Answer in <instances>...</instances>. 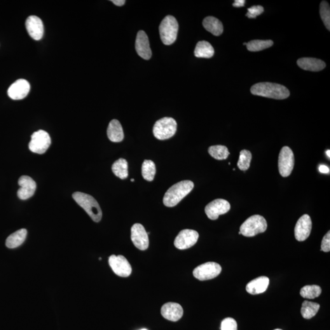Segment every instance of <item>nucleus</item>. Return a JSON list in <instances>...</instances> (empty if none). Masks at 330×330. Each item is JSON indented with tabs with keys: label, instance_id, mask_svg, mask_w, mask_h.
<instances>
[{
	"label": "nucleus",
	"instance_id": "nucleus-19",
	"mask_svg": "<svg viewBox=\"0 0 330 330\" xmlns=\"http://www.w3.org/2000/svg\"><path fill=\"white\" fill-rule=\"evenodd\" d=\"M161 314L165 319L172 322H177L181 319L184 310L179 304L169 302L161 307Z\"/></svg>",
	"mask_w": 330,
	"mask_h": 330
},
{
	"label": "nucleus",
	"instance_id": "nucleus-31",
	"mask_svg": "<svg viewBox=\"0 0 330 330\" xmlns=\"http://www.w3.org/2000/svg\"><path fill=\"white\" fill-rule=\"evenodd\" d=\"M321 293V288L317 285H306L302 287L300 291L301 296L308 299L317 298Z\"/></svg>",
	"mask_w": 330,
	"mask_h": 330
},
{
	"label": "nucleus",
	"instance_id": "nucleus-12",
	"mask_svg": "<svg viewBox=\"0 0 330 330\" xmlns=\"http://www.w3.org/2000/svg\"><path fill=\"white\" fill-rule=\"evenodd\" d=\"M199 234L192 229H184L175 238L174 246L179 250H186L195 245L197 242Z\"/></svg>",
	"mask_w": 330,
	"mask_h": 330
},
{
	"label": "nucleus",
	"instance_id": "nucleus-33",
	"mask_svg": "<svg viewBox=\"0 0 330 330\" xmlns=\"http://www.w3.org/2000/svg\"><path fill=\"white\" fill-rule=\"evenodd\" d=\"M320 15L328 30H330V8L327 1H323L320 5Z\"/></svg>",
	"mask_w": 330,
	"mask_h": 330
},
{
	"label": "nucleus",
	"instance_id": "nucleus-11",
	"mask_svg": "<svg viewBox=\"0 0 330 330\" xmlns=\"http://www.w3.org/2000/svg\"><path fill=\"white\" fill-rule=\"evenodd\" d=\"M230 209L231 205L228 201L217 199L206 205L205 212L209 219L216 220L220 215L226 214Z\"/></svg>",
	"mask_w": 330,
	"mask_h": 330
},
{
	"label": "nucleus",
	"instance_id": "nucleus-29",
	"mask_svg": "<svg viewBox=\"0 0 330 330\" xmlns=\"http://www.w3.org/2000/svg\"><path fill=\"white\" fill-rule=\"evenodd\" d=\"M156 173L155 163L153 161L145 160L142 165V175L147 181H153Z\"/></svg>",
	"mask_w": 330,
	"mask_h": 330
},
{
	"label": "nucleus",
	"instance_id": "nucleus-42",
	"mask_svg": "<svg viewBox=\"0 0 330 330\" xmlns=\"http://www.w3.org/2000/svg\"><path fill=\"white\" fill-rule=\"evenodd\" d=\"M281 330V329H275V330Z\"/></svg>",
	"mask_w": 330,
	"mask_h": 330
},
{
	"label": "nucleus",
	"instance_id": "nucleus-2",
	"mask_svg": "<svg viewBox=\"0 0 330 330\" xmlns=\"http://www.w3.org/2000/svg\"><path fill=\"white\" fill-rule=\"evenodd\" d=\"M193 187V182L190 181H183L173 185L164 196V205L168 207H174L190 193Z\"/></svg>",
	"mask_w": 330,
	"mask_h": 330
},
{
	"label": "nucleus",
	"instance_id": "nucleus-40",
	"mask_svg": "<svg viewBox=\"0 0 330 330\" xmlns=\"http://www.w3.org/2000/svg\"><path fill=\"white\" fill-rule=\"evenodd\" d=\"M330 150H328V151L326 152V154H327V156L328 157H329V158H330Z\"/></svg>",
	"mask_w": 330,
	"mask_h": 330
},
{
	"label": "nucleus",
	"instance_id": "nucleus-39",
	"mask_svg": "<svg viewBox=\"0 0 330 330\" xmlns=\"http://www.w3.org/2000/svg\"><path fill=\"white\" fill-rule=\"evenodd\" d=\"M111 1L118 6H123L126 3L125 0H112Z\"/></svg>",
	"mask_w": 330,
	"mask_h": 330
},
{
	"label": "nucleus",
	"instance_id": "nucleus-23",
	"mask_svg": "<svg viewBox=\"0 0 330 330\" xmlns=\"http://www.w3.org/2000/svg\"><path fill=\"white\" fill-rule=\"evenodd\" d=\"M203 27L214 36H219L223 32V25L218 18L212 16L205 17L203 20Z\"/></svg>",
	"mask_w": 330,
	"mask_h": 330
},
{
	"label": "nucleus",
	"instance_id": "nucleus-18",
	"mask_svg": "<svg viewBox=\"0 0 330 330\" xmlns=\"http://www.w3.org/2000/svg\"><path fill=\"white\" fill-rule=\"evenodd\" d=\"M136 51L140 57L148 60L152 57V51L150 47L148 37L144 31L138 32L135 42Z\"/></svg>",
	"mask_w": 330,
	"mask_h": 330
},
{
	"label": "nucleus",
	"instance_id": "nucleus-21",
	"mask_svg": "<svg viewBox=\"0 0 330 330\" xmlns=\"http://www.w3.org/2000/svg\"><path fill=\"white\" fill-rule=\"evenodd\" d=\"M270 280L267 277H261L256 278L248 283L246 290L249 294L257 295L264 293L267 289Z\"/></svg>",
	"mask_w": 330,
	"mask_h": 330
},
{
	"label": "nucleus",
	"instance_id": "nucleus-30",
	"mask_svg": "<svg viewBox=\"0 0 330 330\" xmlns=\"http://www.w3.org/2000/svg\"><path fill=\"white\" fill-rule=\"evenodd\" d=\"M273 45V42L271 40H253L247 44V47L250 51H259L270 48Z\"/></svg>",
	"mask_w": 330,
	"mask_h": 330
},
{
	"label": "nucleus",
	"instance_id": "nucleus-3",
	"mask_svg": "<svg viewBox=\"0 0 330 330\" xmlns=\"http://www.w3.org/2000/svg\"><path fill=\"white\" fill-rule=\"evenodd\" d=\"M74 200L80 206L91 218L94 221L98 223L102 219V212L99 203L88 194L76 192L72 195Z\"/></svg>",
	"mask_w": 330,
	"mask_h": 330
},
{
	"label": "nucleus",
	"instance_id": "nucleus-27",
	"mask_svg": "<svg viewBox=\"0 0 330 330\" xmlns=\"http://www.w3.org/2000/svg\"><path fill=\"white\" fill-rule=\"evenodd\" d=\"M112 171L116 176L121 179H126L128 177V163L124 158H119L112 166Z\"/></svg>",
	"mask_w": 330,
	"mask_h": 330
},
{
	"label": "nucleus",
	"instance_id": "nucleus-14",
	"mask_svg": "<svg viewBox=\"0 0 330 330\" xmlns=\"http://www.w3.org/2000/svg\"><path fill=\"white\" fill-rule=\"evenodd\" d=\"M312 229V221L308 215H303L299 218L295 227V237L299 242L307 239Z\"/></svg>",
	"mask_w": 330,
	"mask_h": 330
},
{
	"label": "nucleus",
	"instance_id": "nucleus-34",
	"mask_svg": "<svg viewBox=\"0 0 330 330\" xmlns=\"http://www.w3.org/2000/svg\"><path fill=\"white\" fill-rule=\"evenodd\" d=\"M221 330H237V322L233 318H226L221 322Z\"/></svg>",
	"mask_w": 330,
	"mask_h": 330
},
{
	"label": "nucleus",
	"instance_id": "nucleus-9",
	"mask_svg": "<svg viewBox=\"0 0 330 330\" xmlns=\"http://www.w3.org/2000/svg\"><path fill=\"white\" fill-rule=\"evenodd\" d=\"M221 271V267L219 264L209 262L197 267L194 269L193 273L196 279L206 281L217 277Z\"/></svg>",
	"mask_w": 330,
	"mask_h": 330
},
{
	"label": "nucleus",
	"instance_id": "nucleus-36",
	"mask_svg": "<svg viewBox=\"0 0 330 330\" xmlns=\"http://www.w3.org/2000/svg\"><path fill=\"white\" fill-rule=\"evenodd\" d=\"M321 251L329 252L330 251V232L329 231L323 238L321 244Z\"/></svg>",
	"mask_w": 330,
	"mask_h": 330
},
{
	"label": "nucleus",
	"instance_id": "nucleus-26",
	"mask_svg": "<svg viewBox=\"0 0 330 330\" xmlns=\"http://www.w3.org/2000/svg\"><path fill=\"white\" fill-rule=\"evenodd\" d=\"M319 308V304L315 302L303 301L301 309V315L305 319H310L317 314Z\"/></svg>",
	"mask_w": 330,
	"mask_h": 330
},
{
	"label": "nucleus",
	"instance_id": "nucleus-1",
	"mask_svg": "<svg viewBox=\"0 0 330 330\" xmlns=\"http://www.w3.org/2000/svg\"><path fill=\"white\" fill-rule=\"evenodd\" d=\"M251 93L254 95L278 100L287 99L290 95L289 90L284 86L269 82L255 84L251 88Z\"/></svg>",
	"mask_w": 330,
	"mask_h": 330
},
{
	"label": "nucleus",
	"instance_id": "nucleus-32",
	"mask_svg": "<svg viewBox=\"0 0 330 330\" xmlns=\"http://www.w3.org/2000/svg\"><path fill=\"white\" fill-rule=\"evenodd\" d=\"M252 155L251 152L248 150H242L240 153L239 159L237 163V167L240 170L247 171L249 170L251 163Z\"/></svg>",
	"mask_w": 330,
	"mask_h": 330
},
{
	"label": "nucleus",
	"instance_id": "nucleus-24",
	"mask_svg": "<svg viewBox=\"0 0 330 330\" xmlns=\"http://www.w3.org/2000/svg\"><path fill=\"white\" fill-rule=\"evenodd\" d=\"M27 231L25 229H21L15 232L7 238L6 246L9 249H16L19 247L25 242L27 238Z\"/></svg>",
	"mask_w": 330,
	"mask_h": 330
},
{
	"label": "nucleus",
	"instance_id": "nucleus-20",
	"mask_svg": "<svg viewBox=\"0 0 330 330\" xmlns=\"http://www.w3.org/2000/svg\"><path fill=\"white\" fill-rule=\"evenodd\" d=\"M297 64L305 71L319 72L325 69L326 64L323 61L313 58H302L297 61Z\"/></svg>",
	"mask_w": 330,
	"mask_h": 330
},
{
	"label": "nucleus",
	"instance_id": "nucleus-28",
	"mask_svg": "<svg viewBox=\"0 0 330 330\" xmlns=\"http://www.w3.org/2000/svg\"><path fill=\"white\" fill-rule=\"evenodd\" d=\"M208 152L213 158L219 160H225L230 154L228 147L222 145L210 146Z\"/></svg>",
	"mask_w": 330,
	"mask_h": 330
},
{
	"label": "nucleus",
	"instance_id": "nucleus-16",
	"mask_svg": "<svg viewBox=\"0 0 330 330\" xmlns=\"http://www.w3.org/2000/svg\"><path fill=\"white\" fill-rule=\"evenodd\" d=\"M20 188L17 191L18 197L22 200H28L34 195L36 189V184L32 178L23 175L18 180Z\"/></svg>",
	"mask_w": 330,
	"mask_h": 330
},
{
	"label": "nucleus",
	"instance_id": "nucleus-22",
	"mask_svg": "<svg viewBox=\"0 0 330 330\" xmlns=\"http://www.w3.org/2000/svg\"><path fill=\"white\" fill-rule=\"evenodd\" d=\"M107 135L110 141L112 142H119L123 141L125 134L119 121L113 119L110 122L107 129Z\"/></svg>",
	"mask_w": 330,
	"mask_h": 330
},
{
	"label": "nucleus",
	"instance_id": "nucleus-35",
	"mask_svg": "<svg viewBox=\"0 0 330 330\" xmlns=\"http://www.w3.org/2000/svg\"><path fill=\"white\" fill-rule=\"evenodd\" d=\"M264 9L262 6H253L248 9V13L246 16L249 18H256L257 16L264 13Z\"/></svg>",
	"mask_w": 330,
	"mask_h": 330
},
{
	"label": "nucleus",
	"instance_id": "nucleus-25",
	"mask_svg": "<svg viewBox=\"0 0 330 330\" xmlns=\"http://www.w3.org/2000/svg\"><path fill=\"white\" fill-rule=\"evenodd\" d=\"M194 53L197 58H210L214 55L215 51L211 44L207 41H202L196 44Z\"/></svg>",
	"mask_w": 330,
	"mask_h": 330
},
{
	"label": "nucleus",
	"instance_id": "nucleus-38",
	"mask_svg": "<svg viewBox=\"0 0 330 330\" xmlns=\"http://www.w3.org/2000/svg\"><path fill=\"white\" fill-rule=\"evenodd\" d=\"M319 172L324 174H328L330 173V168L326 165H321L319 167Z\"/></svg>",
	"mask_w": 330,
	"mask_h": 330
},
{
	"label": "nucleus",
	"instance_id": "nucleus-13",
	"mask_svg": "<svg viewBox=\"0 0 330 330\" xmlns=\"http://www.w3.org/2000/svg\"><path fill=\"white\" fill-rule=\"evenodd\" d=\"M131 239L138 249L146 250L148 249L149 241L146 229L141 224L135 223L131 228Z\"/></svg>",
	"mask_w": 330,
	"mask_h": 330
},
{
	"label": "nucleus",
	"instance_id": "nucleus-17",
	"mask_svg": "<svg viewBox=\"0 0 330 330\" xmlns=\"http://www.w3.org/2000/svg\"><path fill=\"white\" fill-rule=\"evenodd\" d=\"M26 29L28 32L35 41L43 38L44 29L43 21L35 16H30L26 20Z\"/></svg>",
	"mask_w": 330,
	"mask_h": 330
},
{
	"label": "nucleus",
	"instance_id": "nucleus-15",
	"mask_svg": "<svg viewBox=\"0 0 330 330\" xmlns=\"http://www.w3.org/2000/svg\"><path fill=\"white\" fill-rule=\"evenodd\" d=\"M30 85L29 81L24 79H19L12 84L8 90V94L11 99L21 100L24 99L29 94Z\"/></svg>",
	"mask_w": 330,
	"mask_h": 330
},
{
	"label": "nucleus",
	"instance_id": "nucleus-10",
	"mask_svg": "<svg viewBox=\"0 0 330 330\" xmlns=\"http://www.w3.org/2000/svg\"><path fill=\"white\" fill-rule=\"evenodd\" d=\"M109 262L112 270L119 277H128L132 273V267L125 257L112 255L109 257Z\"/></svg>",
	"mask_w": 330,
	"mask_h": 330
},
{
	"label": "nucleus",
	"instance_id": "nucleus-37",
	"mask_svg": "<svg viewBox=\"0 0 330 330\" xmlns=\"http://www.w3.org/2000/svg\"><path fill=\"white\" fill-rule=\"evenodd\" d=\"M245 0H236L235 3L233 4V6L236 7V8H240V7H243L245 4Z\"/></svg>",
	"mask_w": 330,
	"mask_h": 330
},
{
	"label": "nucleus",
	"instance_id": "nucleus-41",
	"mask_svg": "<svg viewBox=\"0 0 330 330\" xmlns=\"http://www.w3.org/2000/svg\"><path fill=\"white\" fill-rule=\"evenodd\" d=\"M134 181H135L134 179H131V182H134Z\"/></svg>",
	"mask_w": 330,
	"mask_h": 330
},
{
	"label": "nucleus",
	"instance_id": "nucleus-5",
	"mask_svg": "<svg viewBox=\"0 0 330 330\" xmlns=\"http://www.w3.org/2000/svg\"><path fill=\"white\" fill-rule=\"evenodd\" d=\"M179 25L175 18L168 16L163 18L159 27L160 38L165 45H172L177 39Z\"/></svg>",
	"mask_w": 330,
	"mask_h": 330
},
{
	"label": "nucleus",
	"instance_id": "nucleus-43",
	"mask_svg": "<svg viewBox=\"0 0 330 330\" xmlns=\"http://www.w3.org/2000/svg\"><path fill=\"white\" fill-rule=\"evenodd\" d=\"M147 330V329H142V330Z\"/></svg>",
	"mask_w": 330,
	"mask_h": 330
},
{
	"label": "nucleus",
	"instance_id": "nucleus-7",
	"mask_svg": "<svg viewBox=\"0 0 330 330\" xmlns=\"http://www.w3.org/2000/svg\"><path fill=\"white\" fill-rule=\"evenodd\" d=\"M50 135L46 131L40 130L32 133L29 143V149L32 153L43 154L51 144Z\"/></svg>",
	"mask_w": 330,
	"mask_h": 330
},
{
	"label": "nucleus",
	"instance_id": "nucleus-8",
	"mask_svg": "<svg viewBox=\"0 0 330 330\" xmlns=\"http://www.w3.org/2000/svg\"><path fill=\"white\" fill-rule=\"evenodd\" d=\"M294 167V155L292 149L288 146L283 147L278 157V169L283 177L291 175Z\"/></svg>",
	"mask_w": 330,
	"mask_h": 330
},
{
	"label": "nucleus",
	"instance_id": "nucleus-6",
	"mask_svg": "<svg viewBox=\"0 0 330 330\" xmlns=\"http://www.w3.org/2000/svg\"><path fill=\"white\" fill-rule=\"evenodd\" d=\"M177 130V123L175 119L169 117L159 119L154 125V137L159 140L170 139L175 135Z\"/></svg>",
	"mask_w": 330,
	"mask_h": 330
},
{
	"label": "nucleus",
	"instance_id": "nucleus-4",
	"mask_svg": "<svg viewBox=\"0 0 330 330\" xmlns=\"http://www.w3.org/2000/svg\"><path fill=\"white\" fill-rule=\"evenodd\" d=\"M267 228V223L263 216L254 215L250 217L242 224L240 228L241 235L245 237H251L263 233Z\"/></svg>",
	"mask_w": 330,
	"mask_h": 330
}]
</instances>
